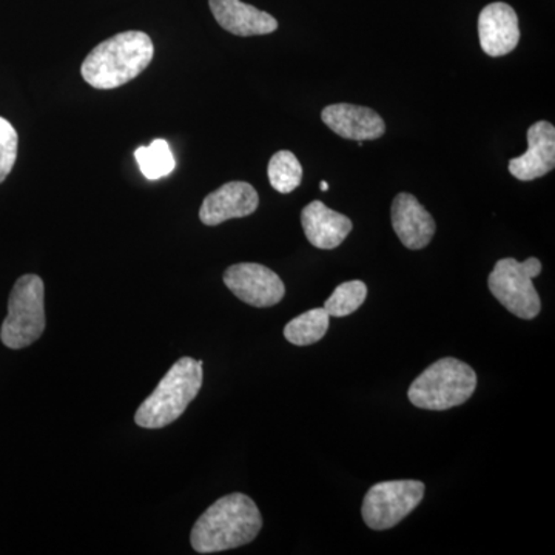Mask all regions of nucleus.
Listing matches in <instances>:
<instances>
[{
	"label": "nucleus",
	"mask_w": 555,
	"mask_h": 555,
	"mask_svg": "<svg viewBox=\"0 0 555 555\" xmlns=\"http://www.w3.org/2000/svg\"><path fill=\"white\" fill-rule=\"evenodd\" d=\"M257 503L235 492L217 500L193 526L190 542L199 554L221 553L254 542L261 531Z\"/></svg>",
	"instance_id": "obj_1"
},
{
	"label": "nucleus",
	"mask_w": 555,
	"mask_h": 555,
	"mask_svg": "<svg viewBox=\"0 0 555 555\" xmlns=\"http://www.w3.org/2000/svg\"><path fill=\"white\" fill-rule=\"evenodd\" d=\"M155 56V47L142 31H124L90 51L80 67L83 80L93 89L113 90L138 78Z\"/></svg>",
	"instance_id": "obj_2"
},
{
	"label": "nucleus",
	"mask_w": 555,
	"mask_h": 555,
	"mask_svg": "<svg viewBox=\"0 0 555 555\" xmlns=\"http://www.w3.org/2000/svg\"><path fill=\"white\" fill-rule=\"evenodd\" d=\"M203 387V361L178 360L164 375L152 396L139 406L134 422L144 429H160L177 422Z\"/></svg>",
	"instance_id": "obj_3"
},
{
	"label": "nucleus",
	"mask_w": 555,
	"mask_h": 555,
	"mask_svg": "<svg viewBox=\"0 0 555 555\" xmlns=\"http://www.w3.org/2000/svg\"><path fill=\"white\" fill-rule=\"evenodd\" d=\"M477 374L456 358H443L423 372L409 387V401L426 411L462 406L476 392Z\"/></svg>",
	"instance_id": "obj_4"
},
{
	"label": "nucleus",
	"mask_w": 555,
	"mask_h": 555,
	"mask_svg": "<svg viewBox=\"0 0 555 555\" xmlns=\"http://www.w3.org/2000/svg\"><path fill=\"white\" fill-rule=\"evenodd\" d=\"M46 287L38 275H24L14 284L9 315L0 328V339L9 349L20 350L38 341L46 331Z\"/></svg>",
	"instance_id": "obj_5"
},
{
	"label": "nucleus",
	"mask_w": 555,
	"mask_h": 555,
	"mask_svg": "<svg viewBox=\"0 0 555 555\" xmlns=\"http://www.w3.org/2000/svg\"><path fill=\"white\" fill-rule=\"evenodd\" d=\"M540 273V259L528 258L524 262L514 258L500 259L488 278L489 291L513 315L534 320L542 310V302L532 280Z\"/></svg>",
	"instance_id": "obj_6"
},
{
	"label": "nucleus",
	"mask_w": 555,
	"mask_h": 555,
	"mask_svg": "<svg viewBox=\"0 0 555 555\" xmlns=\"http://www.w3.org/2000/svg\"><path fill=\"white\" fill-rule=\"evenodd\" d=\"M425 483L418 480L383 481L364 495L361 516L374 531L393 528L406 518L425 496Z\"/></svg>",
	"instance_id": "obj_7"
},
{
	"label": "nucleus",
	"mask_w": 555,
	"mask_h": 555,
	"mask_svg": "<svg viewBox=\"0 0 555 555\" xmlns=\"http://www.w3.org/2000/svg\"><path fill=\"white\" fill-rule=\"evenodd\" d=\"M224 284L236 298L254 308H272L286 295L283 280L257 262L230 266L224 273Z\"/></svg>",
	"instance_id": "obj_8"
},
{
	"label": "nucleus",
	"mask_w": 555,
	"mask_h": 555,
	"mask_svg": "<svg viewBox=\"0 0 555 555\" xmlns=\"http://www.w3.org/2000/svg\"><path fill=\"white\" fill-rule=\"evenodd\" d=\"M478 38L488 56L513 53L520 42V24L513 7L505 2L489 3L478 17Z\"/></svg>",
	"instance_id": "obj_9"
},
{
	"label": "nucleus",
	"mask_w": 555,
	"mask_h": 555,
	"mask_svg": "<svg viewBox=\"0 0 555 555\" xmlns=\"http://www.w3.org/2000/svg\"><path fill=\"white\" fill-rule=\"evenodd\" d=\"M258 206L259 196L254 185L232 181L206 196L199 208V219L204 225L215 228L229 219L250 217Z\"/></svg>",
	"instance_id": "obj_10"
},
{
	"label": "nucleus",
	"mask_w": 555,
	"mask_h": 555,
	"mask_svg": "<svg viewBox=\"0 0 555 555\" xmlns=\"http://www.w3.org/2000/svg\"><path fill=\"white\" fill-rule=\"evenodd\" d=\"M528 150L524 155L509 160V173L518 181H534L543 178L555 167V129L553 124L540 120L529 127Z\"/></svg>",
	"instance_id": "obj_11"
},
{
	"label": "nucleus",
	"mask_w": 555,
	"mask_h": 555,
	"mask_svg": "<svg viewBox=\"0 0 555 555\" xmlns=\"http://www.w3.org/2000/svg\"><path fill=\"white\" fill-rule=\"evenodd\" d=\"M392 225L398 240L411 250L429 246L437 230L433 215L411 193H400L393 199Z\"/></svg>",
	"instance_id": "obj_12"
},
{
	"label": "nucleus",
	"mask_w": 555,
	"mask_h": 555,
	"mask_svg": "<svg viewBox=\"0 0 555 555\" xmlns=\"http://www.w3.org/2000/svg\"><path fill=\"white\" fill-rule=\"evenodd\" d=\"M323 122L338 137L352 141H375L386 131V124L375 109L353 104L327 105Z\"/></svg>",
	"instance_id": "obj_13"
},
{
	"label": "nucleus",
	"mask_w": 555,
	"mask_h": 555,
	"mask_svg": "<svg viewBox=\"0 0 555 555\" xmlns=\"http://www.w3.org/2000/svg\"><path fill=\"white\" fill-rule=\"evenodd\" d=\"M301 224L306 238L321 250H334L345 243L353 224L346 215L332 210L321 201H312L301 211Z\"/></svg>",
	"instance_id": "obj_14"
},
{
	"label": "nucleus",
	"mask_w": 555,
	"mask_h": 555,
	"mask_svg": "<svg viewBox=\"0 0 555 555\" xmlns=\"http://www.w3.org/2000/svg\"><path fill=\"white\" fill-rule=\"evenodd\" d=\"M208 5L218 24L241 38L270 35L278 30L275 17L241 0H208Z\"/></svg>",
	"instance_id": "obj_15"
},
{
	"label": "nucleus",
	"mask_w": 555,
	"mask_h": 555,
	"mask_svg": "<svg viewBox=\"0 0 555 555\" xmlns=\"http://www.w3.org/2000/svg\"><path fill=\"white\" fill-rule=\"evenodd\" d=\"M331 315L326 309H312L301 313L284 327V337L295 346H310L323 339L328 331Z\"/></svg>",
	"instance_id": "obj_16"
},
{
	"label": "nucleus",
	"mask_w": 555,
	"mask_h": 555,
	"mask_svg": "<svg viewBox=\"0 0 555 555\" xmlns=\"http://www.w3.org/2000/svg\"><path fill=\"white\" fill-rule=\"evenodd\" d=\"M268 175L270 185L276 192L287 195L301 184L302 166L294 153L288 152V150H281L270 159Z\"/></svg>",
	"instance_id": "obj_17"
},
{
	"label": "nucleus",
	"mask_w": 555,
	"mask_h": 555,
	"mask_svg": "<svg viewBox=\"0 0 555 555\" xmlns=\"http://www.w3.org/2000/svg\"><path fill=\"white\" fill-rule=\"evenodd\" d=\"M134 158L138 160L142 175L152 181L167 177L177 167L173 153L164 139H156L147 147H139L134 152Z\"/></svg>",
	"instance_id": "obj_18"
},
{
	"label": "nucleus",
	"mask_w": 555,
	"mask_h": 555,
	"mask_svg": "<svg viewBox=\"0 0 555 555\" xmlns=\"http://www.w3.org/2000/svg\"><path fill=\"white\" fill-rule=\"evenodd\" d=\"M367 298V286L363 281H347L335 288L331 298L324 302V309L331 317L352 315Z\"/></svg>",
	"instance_id": "obj_19"
},
{
	"label": "nucleus",
	"mask_w": 555,
	"mask_h": 555,
	"mask_svg": "<svg viewBox=\"0 0 555 555\" xmlns=\"http://www.w3.org/2000/svg\"><path fill=\"white\" fill-rule=\"evenodd\" d=\"M20 137L10 120L0 116V184L9 178L17 159Z\"/></svg>",
	"instance_id": "obj_20"
},
{
	"label": "nucleus",
	"mask_w": 555,
	"mask_h": 555,
	"mask_svg": "<svg viewBox=\"0 0 555 555\" xmlns=\"http://www.w3.org/2000/svg\"><path fill=\"white\" fill-rule=\"evenodd\" d=\"M320 189L323 190V192H327V190H328V182L321 181Z\"/></svg>",
	"instance_id": "obj_21"
}]
</instances>
